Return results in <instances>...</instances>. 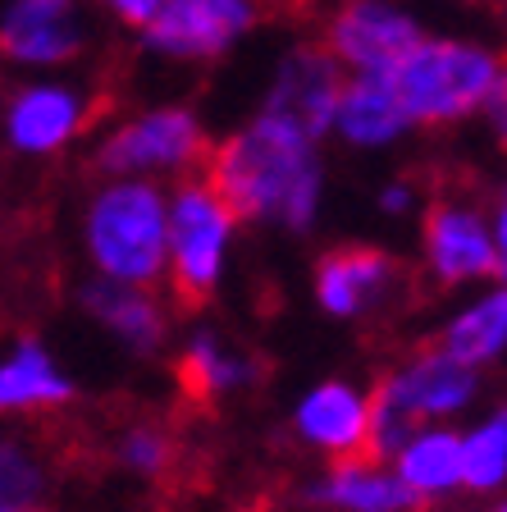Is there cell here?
I'll list each match as a JSON object with an SVG mask.
<instances>
[{"mask_svg":"<svg viewBox=\"0 0 507 512\" xmlns=\"http://www.w3.org/2000/svg\"><path fill=\"white\" fill-rule=\"evenodd\" d=\"M393 476L416 494V503L444 499V494L462 490V467H457V430L444 426H421L407 444L393 453Z\"/></svg>","mask_w":507,"mask_h":512,"instance_id":"17","label":"cell"},{"mask_svg":"<svg viewBox=\"0 0 507 512\" xmlns=\"http://www.w3.org/2000/svg\"><path fill=\"white\" fill-rule=\"evenodd\" d=\"M119 10V19H128L133 28H147L151 19H156V10H160V0H110Z\"/></svg>","mask_w":507,"mask_h":512,"instance_id":"25","label":"cell"},{"mask_svg":"<svg viewBox=\"0 0 507 512\" xmlns=\"http://www.w3.org/2000/svg\"><path fill=\"white\" fill-rule=\"evenodd\" d=\"M476 389H480V375L471 366L444 357L439 348L416 352L407 366L389 371L375 384V394H384L416 426H430V421H444V416L462 412L476 398Z\"/></svg>","mask_w":507,"mask_h":512,"instance_id":"7","label":"cell"},{"mask_svg":"<svg viewBox=\"0 0 507 512\" xmlns=\"http://www.w3.org/2000/svg\"><path fill=\"white\" fill-rule=\"evenodd\" d=\"M457 467H462V490L489 494L507 476V416L489 412L480 426L457 435Z\"/></svg>","mask_w":507,"mask_h":512,"instance_id":"22","label":"cell"},{"mask_svg":"<svg viewBox=\"0 0 507 512\" xmlns=\"http://www.w3.org/2000/svg\"><path fill=\"white\" fill-rule=\"evenodd\" d=\"M334 119L352 142H389L393 133L407 124L398 101H393V92H389V83H384V78H366V74L343 83Z\"/></svg>","mask_w":507,"mask_h":512,"instance_id":"21","label":"cell"},{"mask_svg":"<svg viewBox=\"0 0 507 512\" xmlns=\"http://www.w3.org/2000/svg\"><path fill=\"white\" fill-rule=\"evenodd\" d=\"M46 462L19 435H0V512H37L46 499Z\"/></svg>","mask_w":507,"mask_h":512,"instance_id":"23","label":"cell"},{"mask_svg":"<svg viewBox=\"0 0 507 512\" xmlns=\"http://www.w3.org/2000/svg\"><path fill=\"white\" fill-rule=\"evenodd\" d=\"M494 512H507V508H503V503H498V508H494Z\"/></svg>","mask_w":507,"mask_h":512,"instance_id":"27","label":"cell"},{"mask_svg":"<svg viewBox=\"0 0 507 512\" xmlns=\"http://www.w3.org/2000/svg\"><path fill=\"white\" fill-rule=\"evenodd\" d=\"M115 458L124 471L133 476H165L174 467V439L169 430H160L156 421H142V426H128L115 444Z\"/></svg>","mask_w":507,"mask_h":512,"instance_id":"24","label":"cell"},{"mask_svg":"<svg viewBox=\"0 0 507 512\" xmlns=\"http://www.w3.org/2000/svg\"><path fill=\"white\" fill-rule=\"evenodd\" d=\"M398 284V261L380 247H334L316 261V298L329 316H366Z\"/></svg>","mask_w":507,"mask_h":512,"instance_id":"11","label":"cell"},{"mask_svg":"<svg viewBox=\"0 0 507 512\" xmlns=\"http://www.w3.org/2000/svg\"><path fill=\"white\" fill-rule=\"evenodd\" d=\"M211 151L201 124L188 110H156L119 128L106 147L96 151V170L106 174H138V170H169V165H201Z\"/></svg>","mask_w":507,"mask_h":512,"instance_id":"5","label":"cell"},{"mask_svg":"<svg viewBox=\"0 0 507 512\" xmlns=\"http://www.w3.org/2000/svg\"><path fill=\"white\" fill-rule=\"evenodd\" d=\"M311 503L334 512H416V494L393 476L389 462L370 458H338L329 476H320L307 490Z\"/></svg>","mask_w":507,"mask_h":512,"instance_id":"13","label":"cell"},{"mask_svg":"<svg viewBox=\"0 0 507 512\" xmlns=\"http://www.w3.org/2000/svg\"><path fill=\"white\" fill-rule=\"evenodd\" d=\"M338 92H343V74H338V60L329 55V46H302L279 69V83L265 101V115L288 119L311 142L334 124Z\"/></svg>","mask_w":507,"mask_h":512,"instance_id":"10","label":"cell"},{"mask_svg":"<svg viewBox=\"0 0 507 512\" xmlns=\"http://www.w3.org/2000/svg\"><path fill=\"white\" fill-rule=\"evenodd\" d=\"M256 23L252 0H160L151 28V46L169 55H211L229 51V42L238 32H247Z\"/></svg>","mask_w":507,"mask_h":512,"instance_id":"9","label":"cell"},{"mask_svg":"<svg viewBox=\"0 0 507 512\" xmlns=\"http://www.w3.org/2000/svg\"><path fill=\"white\" fill-rule=\"evenodd\" d=\"M87 247L115 284H156L165 275V202L151 183H115L87 211Z\"/></svg>","mask_w":507,"mask_h":512,"instance_id":"3","label":"cell"},{"mask_svg":"<svg viewBox=\"0 0 507 512\" xmlns=\"http://www.w3.org/2000/svg\"><path fill=\"white\" fill-rule=\"evenodd\" d=\"M393 101L412 124H453L503 92V60L462 42H416L389 74Z\"/></svg>","mask_w":507,"mask_h":512,"instance_id":"2","label":"cell"},{"mask_svg":"<svg viewBox=\"0 0 507 512\" xmlns=\"http://www.w3.org/2000/svg\"><path fill=\"white\" fill-rule=\"evenodd\" d=\"M96 115H101V110L83 106V101L69 92L32 87L10 110V138H14V147H23V151H51V147H60V142H69L74 133L92 128Z\"/></svg>","mask_w":507,"mask_h":512,"instance_id":"15","label":"cell"},{"mask_svg":"<svg viewBox=\"0 0 507 512\" xmlns=\"http://www.w3.org/2000/svg\"><path fill=\"white\" fill-rule=\"evenodd\" d=\"M293 426L311 448L329 453L334 462L361 458V444H366V394H357V389L343 380L316 384V389L297 403Z\"/></svg>","mask_w":507,"mask_h":512,"instance_id":"14","label":"cell"},{"mask_svg":"<svg viewBox=\"0 0 507 512\" xmlns=\"http://www.w3.org/2000/svg\"><path fill=\"white\" fill-rule=\"evenodd\" d=\"M0 46L14 60L28 64H60L83 51V28H78L74 0H14L0 28Z\"/></svg>","mask_w":507,"mask_h":512,"instance_id":"12","label":"cell"},{"mask_svg":"<svg viewBox=\"0 0 507 512\" xmlns=\"http://www.w3.org/2000/svg\"><path fill=\"white\" fill-rule=\"evenodd\" d=\"M69 398H74V384L64 380L42 343L23 339L0 362V412H37V407H60Z\"/></svg>","mask_w":507,"mask_h":512,"instance_id":"18","label":"cell"},{"mask_svg":"<svg viewBox=\"0 0 507 512\" xmlns=\"http://www.w3.org/2000/svg\"><path fill=\"white\" fill-rule=\"evenodd\" d=\"M503 343H507V298H503V288H494L489 298H480L476 307H466L448 325L444 339H439V352L476 371V366L494 362L498 352H503Z\"/></svg>","mask_w":507,"mask_h":512,"instance_id":"20","label":"cell"},{"mask_svg":"<svg viewBox=\"0 0 507 512\" xmlns=\"http://www.w3.org/2000/svg\"><path fill=\"white\" fill-rule=\"evenodd\" d=\"M384 206H389V211H402V206H407V192L389 188V192H384Z\"/></svg>","mask_w":507,"mask_h":512,"instance_id":"26","label":"cell"},{"mask_svg":"<svg viewBox=\"0 0 507 512\" xmlns=\"http://www.w3.org/2000/svg\"><path fill=\"white\" fill-rule=\"evenodd\" d=\"M229 215L206 197L201 183H183L174 211H165V266L183 311H201L220 284V256Z\"/></svg>","mask_w":507,"mask_h":512,"instance_id":"4","label":"cell"},{"mask_svg":"<svg viewBox=\"0 0 507 512\" xmlns=\"http://www.w3.org/2000/svg\"><path fill=\"white\" fill-rule=\"evenodd\" d=\"M416 42H421V28L393 5H384V0H343L334 23H329L325 46L334 60L357 64L366 78H384Z\"/></svg>","mask_w":507,"mask_h":512,"instance_id":"6","label":"cell"},{"mask_svg":"<svg viewBox=\"0 0 507 512\" xmlns=\"http://www.w3.org/2000/svg\"><path fill=\"white\" fill-rule=\"evenodd\" d=\"M83 307L92 311L110 334H119L128 348H138V352H156L160 339H165V311H160V302L138 284L96 279V284L83 288Z\"/></svg>","mask_w":507,"mask_h":512,"instance_id":"16","label":"cell"},{"mask_svg":"<svg viewBox=\"0 0 507 512\" xmlns=\"http://www.w3.org/2000/svg\"><path fill=\"white\" fill-rule=\"evenodd\" d=\"M37 512H42V508H37Z\"/></svg>","mask_w":507,"mask_h":512,"instance_id":"28","label":"cell"},{"mask_svg":"<svg viewBox=\"0 0 507 512\" xmlns=\"http://www.w3.org/2000/svg\"><path fill=\"white\" fill-rule=\"evenodd\" d=\"M201 188L229 215V224L279 215L293 229H302L316 211L320 174L311 142L288 119L261 115L252 128L206 151Z\"/></svg>","mask_w":507,"mask_h":512,"instance_id":"1","label":"cell"},{"mask_svg":"<svg viewBox=\"0 0 507 512\" xmlns=\"http://www.w3.org/2000/svg\"><path fill=\"white\" fill-rule=\"evenodd\" d=\"M256 375H261V366L252 357L224 348L211 334H197L179 357V384L183 394L197 398V403H211V398H224L233 389H247Z\"/></svg>","mask_w":507,"mask_h":512,"instance_id":"19","label":"cell"},{"mask_svg":"<svg viewBox=\"0 0 507 512\" xmlns=\"http://www.w3.org/2000/svg\"><path fill=\"white\" fill-rule=\"evenodd\" d=\"M425 256L439 284L503 275V247L485 229V215L462 202H430L425 211Z\"/></svg>","mask_w":507,"mask_h":512,"instance_id":"8","label":"cell"}]
</instances>
